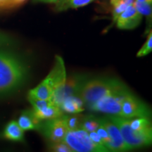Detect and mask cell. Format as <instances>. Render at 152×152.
<instances>
[{
    "label": "cell",
    "instance_id": "1",
    "mask_svg": "<svg viewBox=\"0 0 152 152\" xmlns=\"http://www.w3.org/2000/svg\"><path fill=\"white\" fill-rule=\"evenodd\" d=\"M30 68L20 54L0 49V97L16 92L27 81Z\"/></svg>",
    "mask_w": 152,
    "mask_h": 152
},
{
    "label": "cell",
    "instance_id": "2",
    "mask_svg": "<svg viewBox=\"0 0 152 152\" xmlns=\"http://www.w3.org/2000/svg\"><path fill=\"white\" fill-rule=\"evenodd\" d=\"M125 86L126 85L121 81L111 77H95L87 80H83L77 96L83 101L84 105L89 108L101 98Z\"/></svg>",
    "mask_w": 152,
    "mask_h": 152
},
{
    "label": "cell",
    "instance_id": "3",
    "mask_svg": "<svg viewBox=\"0 0 152 152\" xmlns=\"http://www.w3.org/2000/svg\"><path fill=\"white\" fill-rule=\"evenodd\" d=\"M66 81V73L64 60L60 56H56L52 71L37 87L29 91L28 98L50 99L55 93L64 86Z\"/></svg>",
    "mask_w": 152,
    "mask_h": 152
},
{
    "label": "cell",
    "instance_id": "4",
    "mask_svg": "<svg viewBox=\"0 0 152 152\" xmlns=\"http://www.w3.org/2000/svg\"><path fill=\"white\" fill-rule=\"evenodd\" d=\"M117 125L129 150L150 145L152 141V132H139L133 130L130 125V118L118 115H109Z\"/></svg>",
    "mask_w": 152,
    "mask_h": 152
},
{
    "label": "cell",
    "instance_id": "5",
    "mask_svg": "<svg viewBox=\"0 0 152 152\" xmlns=\"http://www.w3.org/2000/svg\"><path fill=\"white\" fill-rule=\"evenodd\" d=\"M73 151L106 152L109 149L103 146L94 144L89 136V132L82 128L68 130L64 141Z\"/></svg>",
    "mask_w": 152,
    "mask_h": 152
},
{
    "label": "cell",
    "instance_id": "6",
    "mask_svg": "<svg viewBox=\"0 0 152 152\" xmlns=\"http://www.w3.org/2000/svg\"><path fill=\"white\" fill-rule=\"evenodd\" d=\"M130 92L127 86L106 95L91 105L92 111L102 112L111 115L122 116V103L124 97Z\"/></svg>",
    "mask_w": 152,
    "mask_h": 152
},
{
    "label": "cell",
    "instance_id": "7",
    "mask_svg": "<svg viewBox=\"0 0 152 152\" xmlns=\"http://www.w3.org/2000/svg\"><path fill=\"white\" fill-rule=\"evenodd\" d=\"M45 121V122L41 123L39 129V130H42L43 135L50 143H57L64 141L68 131L64 115Z\"/></svg>",
    "mask_w": 152,
    "mask_h": 152
},
{
    "label": "cell",
    "instance_id": "8",
    "mask_svg": "<svg viewBox=\"0 0 152 152\" xmlns=\"http://www.w3.org/2000/svg\"><path fill=\"white\" fill-rule=\"evenodd\" d=\"M150 109L140 99L129 92L125 95L122 103V116L127 118L149 117Z\"/></svg>",
    "mask_w": 152,
    "mask_h": 152
},
{
    "label": "cell",
    "instance_id": "9",
    "mask_svg": "<svg viewBox=\"0 0 152 152\" xmlns=\"http://www.w3.org/2000/svg\"><path fill=\"white\" fill-rule=\"evenodd\" d=\"M99 123L104 127L111 138L113 151H126L129 149L123 140L117 125L109 116L99 118Z\"/></svg>",
    "mask_w": 152,
    "mask_h": 152
},
{
    "label": "cell",
    "instance_id": "10",
    "mask_svg": "<svg viewBox=\"0 0 152 152\" xmlns=\"http://www.w3.org/2000/svg\"><path fill=\"white\" fill-rule=\"evenodd\" d=\"M142 15L139 13L134 6L130 5L127 8L116 20L117 28L121 30H133L140 24Z\"/></svg>",
    "mask_w": 152,
    "mask_h": 152
},
{
    "label": "cell",
    "instance_id": "11",
    "mask_svg": "<svg viewBox=\"0 0 152 152\" xmlns=\"http://www.w3.org/2000/svg\"><path fill=\"white\" fill-rule=\"evenodd\" d=\"M18 124L23 131L39 130L41 121L35 118L33 111H26L19 117Z\"/></svg>",
    "mask_w": 152,
    "mask_h": 152
},
{
    "label": "cell",
    "instance_id": "12",
    "mask_svg": "<svg viewBox=\"0 0 152 152\" xmlns=\"http://www.w3.org/2000/svg\"><path fill=\"white\" fill-rule=\"evenodd\" d=\"M84 104L78 96L71 95L66 97L62 101L60 107L63 111L68 113H78L84 111Z\"/></svg>",
    "mask_w": 152,
    "mask_h": 152
},
{
    "label": "cell",
    "instance_id": "13",
    "mask_svg": "<svg viewBox=\"0 0 152 152\" xmlns=\"http://www.w3.org/2000/svg\"><path fill=\"white\" fill-rule=\"evenodd\" d=\"M33 115L39 121L44 120L56 118L61 117L63 115V111L56 104H51L42 109L33 110Z\"/></svg>",
    "mask_w": 152,
    "mask_h": 152
},
{
    "label": "cell",
    "instance_id": "14",
    "mask_svg": "<svg viewBox=\"0 0 152 152\" xmlns=\"http://www.w3.org/2000/svg\"><path fill=\"white\" fill-rule=\"evenodd\" d=\"M3 137L11 141L23 142L24 131L19 126L18 122L11 121L6 125L3 132Z\"/></svg>",
    "mask_w": 152,
    "mask_h": 152
},
{
    "label": "cell",
    "instance_id": "15",
    "mask_svg": "<svg viewBox=\"0 0 152 152\" xmlns=\"http://www.w3.org/2000/svg\"><path fill=\"white\" fill-rule=\"evenodd\" d=\"M94 0H59L56 3L55 10L64 11L69 9H78L90 4Z\"/></svg>",
    "mask_w": 152,
    "mask_h": 152
},
{
    "label": "cell",
    "instance_id": "16",
    "mask_svg": "<svg viewBox=\"0 0 152 152\" xmlns=\"http://www.w3.org/2000/svg\"><path fill=\"white\" fill-rule=\"evenodd\" d=\"M130 125L133 130L139 132H152L151 123L149 117H138L130 120Z\"/></svg>",
    "mask_w": 152,
    "mask_h": 152
},
{
    "label": "cell",
    "instance_id": "17",
    "mask_svg": "<svg viewBox=\"0 0 152 152\" xmlns=\"http://www.w3.org/2000/svg\"><path fill=\"white\" fill-rule=\"evenodd\" d=\"M135 0H111L113 7V20L116 21L118 17L129 6L132 5Z\"/></svg>",
    "mask_w": 152,
    "mask_h": 152
},
{
    "label": "cell",
    "instance_id": "18",
    "mask_svg": "<svg viewBox=\"0 0 152 152\" xmlns=\"http://www.w3.org/2000/svg\"><path fill=\"white\" fill-rule=\"evenodd\" d=\"M99 126V118H96L92 115L86 116L82 119L80 128L83 129L87 132H94Z\"/></svg>",
    "mask_w": 152,
    "mask_h": 152
},
{
    "label": "cell",
    "instance_id": "19",
    "mask_svg": "<svg viewBox=\"0 0 152 152\" xmlns=\"http://www.w3.org/2000/svg\"><path fill=\"white\" fill-rule=\"evenodd\" d=\"M64 118L68 130L80 128L83 118L79 115H77V113H73L71 115H64Z\"/></svg>",
    "mask_w": 152,
    "mask_h": 152
},
{
    "label": "cell",
    "instance_id": "20",
    "mask_svg": "<svg viewBox=\"0 0 152 152\" xmlns=\"http://www.w3.org/2000/svg\"><path fill=\"white\" fill-rule=\"evenodd\" d=\"M96 132H97L99 136L102 139V142H103L104 145L105 146L106 148L109 149V151H113V146H112V142L111 138L108 134L107 131L104 128V127L99 123V126L96 129Z\"/></svg>",
    "mask_w": 152,
    "mask_h": 152
},
{
    "label": "cell",
    "instance_id": "21",
    "mask_svg": "<svg viewBox=\"0 0 152 152\" xmlns=\"http://www.w3.org/2000/svg\"><path fill=\"white\" fill-rule=\"evenodd\" d=\"M134 8L139 13H140L142 16H151V4L146 2H139V1H134L133 4Z\"/></svg>",
    "mask_w": 152,
    "mask_h": 152
},
{
    "label": "cell",
    "instance_id": "22",
    "mask_svg": "<svg viewBox=\"0 0 152 152\" xmlns=\"http://www.w3.org/2000/svg\"><path fill=\"white\" fill-rule=\"evenodd\" d=\"M152 50V32L150 31L149 35L147 37V41L144 44L142 48L139 50V52L137 54V57L144 56L146 55L149 54Z\"/></svg>",
    "mask_w": 152,
    "mask_h": 152
},
{
    "label": "cell",
    "instance_id": "23",
    "mask_svg": "<svg viewBox=\"0 0 152 152\" xmlns=\"http://www.w3.org/2000/svg\"><path fill=\"white\" fill-rule=\"evenodd\" d=\"M50 149L53 151L56 152H73L66 143L64 142H57V143H50Z\"/></svg>",
    "mask_w": 152,
    "mask_h": 152
},
{
    "label": "cell",
    "instance_id": "24",
    "mask_svg": "<svg viewBox=\"0 0 152 152\" xmlns=\"http://www.w3.org/2000/svg\"><path fill=\"white\" fill-rule=\"evenodd\" d=\"M89 136H90L91 140H92L94 144H97V145H99V146L105 147V146L104 145V143L103 142H102V139H101L100 137L99 136V134H97V132H96V131H94V132H89Z\"/></svg>",
    "mask_w": 152,
    "mask_h": 152
},
{
    "label": "cell",
    "instance_id": "25",
    "mask_svg": "<svg viewBox=\"0 0 152 152\" xmlns=\"http://www.w3.org/2000/svg\"><path fill=\"white\" fill-rule=\"evenodd\" d=\"M11 43V39L4 34L0 33V47L9 45Z\"/></svg>",
    "mask_w": 152,
    "mask_h": 152
},
{
    "label": "cell",
    "instance_id": "26",
    "mask_svg": "<svg viewBox=\"0 0 152 152\" xmlns=\"http://www.w3.org/2000/svg\"><path fill=\"white\" fill-rule=\"evenodd\" d=\"M28 0H10L9 1V9H14L20 7L26 3Z\"/></svg>",
    "mask_w": 152,
    "mask_h": 152
},
{
    "label": "cell",
    "instance_id": "27",
    "mask_svg": "<svg viewBox=\"0 0 152 152\" xmlns=\"http://www.w3.org/2000/svg\"><path fill=\"white\" fill-rule=\"evenodd\" d=\"M9 1L10 0H0V11L9 9Z\"/></svg>",
    "mask_w": 152,
    "mask_h": 152
},
{
    "label": "cell",
    "instance_id": "28",
    "mask_svg": "<svg viewBox=\"0 0 152 152\" xmlns=\"http://www.w3.org/2000/svg\"><path fill=\"white\" fill-rule=\"evenodd\" d=\"M59 0H33V3H44V4H56Z\"/></svg>",
    "mask_w": 152,
    "mask_h": 152
},
{
    "label": "cell",
    "instance_id": "29",
    "mask_svg": "<svg viewBox=\"0 0 152 152\" xmlns=\"http://www.w3.org/2000/svg\"><path fill=\"white\" fill-rule=\"evenodd\" d=\"M136 1H139V2H146V3H150L151 4L152 0H135Z\"/></svg>",
    "mask_w": 152,
    "mask_h": 152
}]
</instances>
